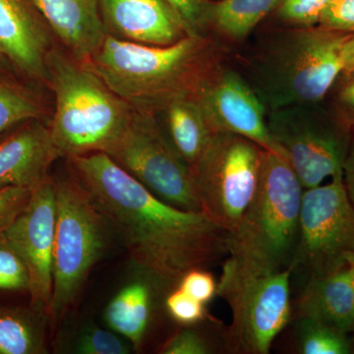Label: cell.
<instances>
[{
  "mask_svg": "<svg viewBox=\"0 0 354 354\" xmlns=\"http://www.w3.org/2000/svg\"><path fill=\"white\" fill-rule=\"evenodd\" d=\"M195 97L214 133L245 137L265 150L286 157L270 134L267 109L239 72L221 62L203 82Z\"/></svg>",
  "mask_w": 354,
  "mask_h": 354,
  "instance_id": "13",
  "label": "cell"
},
{
  "mask_svg": "<svg viewBox=\"0 0 354 354\" xmlns=\"http://www.w3.org/2000/svg\"><path fill=\"white\" fill-rule=\"evenodd\" d=\"M46 71L55 97L50 130L60 156L108 153L134 109L87 64L64 51L51 48Z\"/></svg>",
  "mask_w": 354,
  "mask_h": 354,
  "instance_id": "5",
  "label": "cell"
},
{
  "mask_svg": "<svg viewBox=\"0 0 354 354\" xmlns=\"http://www.w3.org/2000/svg\"><path fill=\"white\" fill-rule=\"evenodd\" d=\"M263 148L232 133H215L189 167L200 211L227 232L239 225L252 201Z\"/></svg>",
  "mask_w": 354,
  "mask_h": 354,
  "instance_id": "8",
  "label": "cell"
},
{
  "mask_svg": "<svg viewBox=\"0 0 354 354\" xmlns=\"http://www.w3.org/2000/svg\"><path fill=\"white\" fill-rule=\"evenodd\" d=\"M209 1H218V0H209Z\"/></svg>",
  "mask_w": 354,
  "mask_h": 354,
  "instance_id": "39",
  "label": "cell"
},
{
  "mask_svg": "<svg viewBox=\"0 0 354 354\" xmlns=\"http://www.w3.org/2000/svg\"><path fill=\"white\" fill-rule=\"evenodd\" d=\"M43 108L24 88L0 79V135L21 123L39 120Z\"/></svg>",
  "mask_w": 354,
  "mask_h": 354,
  "instance_id": "23",
  "label": "cell"
},
{
  "mask_svg": "<svg viewBox=\"0 0 354 354\" xmlns=\"http://www.w3.org/2000/svg\"><path fill=\"white\" fill-rule=\"evenodd\" d=\"M298 348L304 354H348L351 344L348 335L324 324L297 319Z\"/></svg>",
  "mask_w": 354,
  "mask_h": 354,
  "instance_id": "24",
  "label": "cell"
},
{
  "mask_svg": "<svg viewBox=\"0 0 354 354\" xmlns=\"http://www.w3.org/2000/svg\"><path fill=\"white\" fill-rule=\"evenodd\" d=\"M11 64L7 62L6 57L0 53V72H6L10 68Z\"/></svg>",
  "mask_w": 354,
  "mask_h": 354,
  "instance_id": "38",
  "label": "cell"
},
{
  "mask_svg": "<svg viewBox=\"0 0 354 354\" xmlns=\"http://www.w3.org/2000/svg\"><path fill=\"white\" fill-rule=\"evenodd\" d=\"M57 227L48 322L57 325L78 297L109 243L108 221L75 176L53 179Z\"/></svg>",
  "mask_w": 354,
  "mask_h": 354,
  "instance_id": "6",
  "label": "cell"
},
{
  "mask_svg": "<svg viewBox=\"0 0 354 354\" xmlns=\"http://www.w3.org/2000/svg\"><path fill=\"white\" fill-rule=\"evenodd\" d=\"M349 35L319 25L270 32L248 62V82L267 111L326 101L344 71Z\"/></svg>",
  "mask_w": 354,
  "mask_h": 354,
  "instance_id": "3",
  "label": "cell"
},
{
  "mask_svg": "<svg viewBox=\"0 0 354 354\" xmlns=\"http://www.w3.org/2000/svg\"><path fill=\"white\" fill-rule=\"evenodd\" d=\"M155 290L149 279H137L127 283L109 302L104 320L116 334L122 335L135 348L145 341L152 321Z\"/></svg>",
  "mask_w": 354,
  "mask_h": 354,
  "instance_id": "19",
  "label": "cell"
},
{
  "mask_svg": "<svg viewBox=\"0 0 354 354\" xmlns=\"http://www.w3.org/2000/svg\"><path fill=\"white\" fill-rule=\"evenodd\" d=\"M46 24L79 62H87L106 36L97 0H32Z\"/></svg>",
  "mask_w": 354,
  "mask_h": 354,
  "instance_id": "17",
  "label": "cell"
},
{
  "mask_svg": "<svg viewBox=\"0 0 354 354\" xmlns=\"http://www.w3.org/2000/svg\"><path fill=\"white\" fill-rule=\"evenodd\" d=\"M183 21L191 36H207L205 28L209 0H165Z\"/></svg>",
  "mask_w": 354,
  "mask_h": 354,
  "instance_id": "32",
  "label": "cell"
},
{
  "mask_svg": "<svg viewBox=\"0 0 354 354\" xmlns=\"http://www.w3.org/2000/svg\"><path fill=\"white\" fill-rule=\"evenodd\" d=\"M32 191L23 187H9L0 191V234L25 208Z\"/></svg>",
  "mask_w": 354,
  "mask_h": 354,
  "instance_id": "34",
  "label": "cell"
},
{
  "mask_svg": "<svg viewBox=\"0 0 354 354\" xmlns=\"http://www.w3.org/2000/svg\"><path fill=\"white\" fill-rule=\"evenodd\" d=\"M75 353L82 354H128L130 346L111 330L88 327L75 342Z\"/></svg>",
  "mask_w": 354,
  "mask_h": 354,
  "instance_id": "27",
  "label": "cell"
},
{
  "mask_svg": "<svg viewBox=\"0 0 354 354\" xmlns=\"http://www.w3.org/2000/svg\"><path fill=\"white\" fill-rule=\"evenodd\" d=\"M291 272L252 274L223 263L216 295L232 309V323L223 335L227 351L270 353L272 342L290 320Z\"/></svg>",
  "mask_w": 354,
  "mask_h": 354,
  "instance_id": "7",
  "label": "cell"
},
{
  "mask_svg": "<svg viewBox=\"0 0 354 354\" xmlns=\"http://www.w3.org/2000/svg\"><path fill=\"white\" fill-rule=\"evenodd\" d=\"M344 183L349 199L354 206V131L351 135L348 153L344 160Z\"/></svg>",
  "mask_w": 354,
  "mask_h": 354,
  "instance_id": "35",
  "label": "cell"
},
{
  "mask_svg": "<svg viewBox=\"0 0 354 354\" xmlns=\"http://www.w3.org/2000/svg\"><path fill=\"white\" fill-rule=\"evenodd\" d=\"M106 155L162 201L200 211L189 165L172 145L157 114L134 109Z\"/></svg>",
  "mask_w": 354,
  "mask_h": 354,
  "instance_id": "10",
  "label": "cell"
},
{
  "mask_svg": "<svg viewBox=\"0 0 354 354\" xmlns=\"http://www.w3.org/2000/svg\"><path fill=\"white\" fill-rule=\"evenodd\" d=\"M165 133L186 164L194 165L215 133L195 95L177 97L160 113Z\"/></svg>",
  "mask_w": 354,
  "mask_h": 354,
  "instance_id": "20",
  "label": "cell"
},
{
  "mask_svg": "<svg viewBox=\"0 0 354 354\" xmlns=\"http://www.w3.org/2000/svg\"><path fill=\"white\" fill-rule=\"evenodd\" d=\"M351 253H354V206L344 176H337L326 185L304 191L291 272H302L307 279L323 276L346 265Z\"/></svg>",
  "mask_w": 354,
  "mask_h": 354,
  "instance_id": "11",
  "label": "cell"
},
{
  "mask_svg": "<svg viewBox=\"0 0 354 354\" xmlns=\"http://www.w3.org/2000/svg\"><path fill=\"white\" fill-rule=\"evenodd\" d=\"M319 26L333 31L354 32V0H332L319 20Z\"/></svg>",
  "mask_w": 354,
  "mask_h": 354,
  "instance_id": "33",
  "label": "cell"
},
{
  "mask_svg": "<svg viewBox=\"0 0 354 354\" xmlns=\"http://www.w3.org/2000/svg\"><path fill=\"white\" fill-rule=\"evenodd\" d=\"M330 1L332 0H279L268 18H271L276 27H314L319 24L323 11Z\"/></svg>",
  "mask_w": 354,
  "mask_h": 354,
  "instance_id": "25",
  "label": "cell"
},
{
  "mask_svg": "<svg viewBox=\"0 0 354 354\" xmlns=\"http://www.w3.org/2000/svg\"><path fill=\"white\" fill-rule=\"evenodd\" d=\"M165 309L176 322L192 326L204 321L207 316L205 304L198 301L180 288L172 290L165 298Z\"/></svg>",
  "mask_w": 354,
  "mask_h": 354,
  "instance_id": "29",
  "label": "cell"
},
{
  "mask_svg": "<svg viewBox=\"0 0 354 354\" xmlns=\"http://www.w3.org/2000/svg\"><path fill=\"white\" fill-rule=\"evenodd\" d=\"M57 227V198L53 179L32 191L25 208L0 234L14 249L30 274V306L48 317L53 288V252Z\"/></svg>",
  "mask_w": 354,
  "mask_h": 354,
  "instance_id": "12",
  "label": "cell"
},
{
  "mask_svg": "<svg viewBox=\"0 0 354 354\" xmlns=\"http://www.w3.org/2000/svg\"><path fill=\"white\" fill-rule=\"evenodd\" d=\"M297 319L315 321L342 334L354 332V292L348 264L307 279L297 304Z\"/></svg>",
  "mask_w": 354,
  "mask_h": 354,
  "instance_id": "18",
  "label": "cell"
},
{
  "mask_svg": "<svg viewBox=\"0 0 354 354\" xmlns=\"http://www.w3.org/2000/svg\"><path fill=\"white\" fill-rule=\"evenodd\" d=\"M342 64H344V71H354V32L349 35L348 39L344 43L342 48Z\"/></svg>",
  "mask_w": 354,
  "mask_h": 354,
  "instance_id": "36",
  "label": "cell"
},
{
  "mask_svg": "<svg viewBox=\"0 0 354 354\" xmlns=\"http://www.w3.org/2000/svg\"><path fill=\"white\" fill-rule=\"evenodd\" d=\"M60 157L50 127L39 120L23 123L0 142V191L9 187L36 189L50 178L51 165Z\"/></svg>",
  "mask_w": 354,
  "mask_h": 354,
  "instance_id": "16",
  "label": "cell"
},
{
  "mask_svg": "<svg viewBox=\"0 0 354 354\" xmlns=\"http://www.w3.org/2000/svg\"><path fill=\"white\" fill-rule=\"evenodd\" d=\"M304 191L288 158L263 149L257 189L239 225L227 234L225 262L252 274L291 270Z\"/></svg>",
  "mask_w": 354,
  "mask_h": 354,
  "instance_id": "4",
  "label": "cell"
},
{
  "mask_svg": "<svg viewBox=\"0 0 354 354\" xmlns=\"http://www.w3.org/2000/svg\"><path fill=\"white\" fill-rule=\"evenodd\" d=\"M279 0H218L207 6L205 28L232 43L244 41L267 19Z\"/></svg>",
  "mask_w": 354,
  "mask_h": 354,
  "instance_id": "21",
  "label": "cell"
},
{
  "mask_svg": "<svg viewBox=\"0 0 354 354\" xmlns=\"http://www.w3.org/2000/svg\"><path fill=\"white\" fill-rule=\"evenodd\" d=\"M216 286L218 283L213 274L205 271L204 268L190 270L178 281L180 290L204 304H208L216 295Z\"/></svg>",
  "mask_w": 354,
  "mask_h": 354,
  "instance_id": "31",
  "label": "cell"
},
{
  "mask_svg": "<svg viewBox=\"0 0 354 354\" xmlns=\"http://www.w3.org/2000/svg\"><path fill=\"white\" fill-rule=\"evenodd\" d=\"M324 102L267 113L270 134L285 153L304 190L321 185L328 177L344 176L353 135Z\"/></svg>",
  "mask_w": 354,
  "mask_h": 354,
  "instance_id": "9",
  "label": "cell"
},
{
  "mask_svg": "<svg viewBox=\"0 0 354 354\" xmlns=\"http://www.w3.org/2000/svg\"><path fill=\"white\" fill-rule=\"evenodd\" d=\"M221 62V48L208 36L160 46L106 35L85 64L133 109L158 115L174 99L196 95Z\"/></svg>",
  "mask_w": 354,
  "mask_h": 354,
  "instance_id": "2",
  "label": "cell"
},
{
  "mask_svg": "<svg viewBox=\"0 0 354 354\" xmlns=\"http://www.w3.org/2000/svg\"><path fill=\"white\" fill-rule=\"evenodd\" d=\"M346 264L348 266L349 272H351V283L354 292V253L348 254L346 258Z\"/></svg>",
  "mask_w": 354,
  "mask_h": 354,
  "instance_id": "37",
  "label": "cell"
},
{
  "mask_svg": "<svg viewBox=\"0 0 354 354\" xmlns=\"http://www.w3.org/2000/svg\"><path fill=\"white\" fill-rule=\"evenodd\" d=\"M50 32L32 0H0V53L28 78L48 81Z\"/></svg>",
  "mask_w": 354,
  "mask_h": 354,
  "instance_id": "14",
  "label": "cell"
},
{
  "mask_svg": "<svg viewBox=\"0 0 354 354\" xmlns=\"http://www.w3.org/2000/svg\"><path fill=\"white\" fill-rule=\"evenodd\" d=\"M329 99L330 109L344 123L346 127L354 131V71L342 73L330 88Z\"/></svg>",
  "mask_w": 354,
  "mask_h": 354,
  "instance_id": "28",
  "label": "cell"
},
{
  "mask_svg": "<svg viewBox=\"0 0 354 354\" xmlns=\"http://www.w3.org/2000/svg\"><path fill=\"white\" fill-rule=\"evenodd\" d=\"M30 274L24 260L6 242L0 241V291H27Z\"/></svg>",
  "mask_w": 354,
  "mask_h": 354,
  "instance_id": "26",
  "label": "cell"
},
{
  "mask_svg": "<svg viewBox=\"0 0 354 354\" xmlns=\"http://www.w3.org/2000/svg\"><path fill=\"white\" fill-rule=\"evenodd\" d=\"M74 176L94 200L130 257L146 274L178 283L190 270L227 255V230L201 211L162 201L106 153L69 158Z\"/></svg>",
  "mask_w": 354,
  "mask_h": 354,
  "instance_id": "1",
  "label": "cell"
},
{
  "mask_svg": "<svg viewBox=\"0 0 354 354\" xmlns=\"http://www.w3.org/2000/svg\"><path fill=\"white\" fill-rule=\"evenodd\" d=\"M214 349L209 339L199 330L188 328L179 330L160 346L162 354H209Z\"/></svg>",
  "mask_w": 354,
  "mask_h": 354,
  "instance_id": "30",
  "label": "cell"
},
{
  "mask_svg": "<svg viewBox=\"0 0 354 354\" xmlns=\"http://www.w3.org/2000/svg\"><path fill=\"white\" fill-rule=\"evenodd\" d=\"M48 317L23 307H0V354H46Z\"/></svg>",
  "mask_w": 354,
  "mask_h": 354,
  "instance_id": "22",
  "label": "cell"
},
{
  "mask_svg": "<svg viewBox=\"0 0 354 354\" xmlns=\"http://www.w3.org/2000/svg\"><path fill=\"white\" fill-rule=\"evenodd\" d=\"M106 35L150 46H169L188 36L165 0H97Z\"/></svg>",
  "mask_w": 354,
  "mask_h": 354,
  "instance_id": "15",
  "label": "cell"
}]
</instances>
